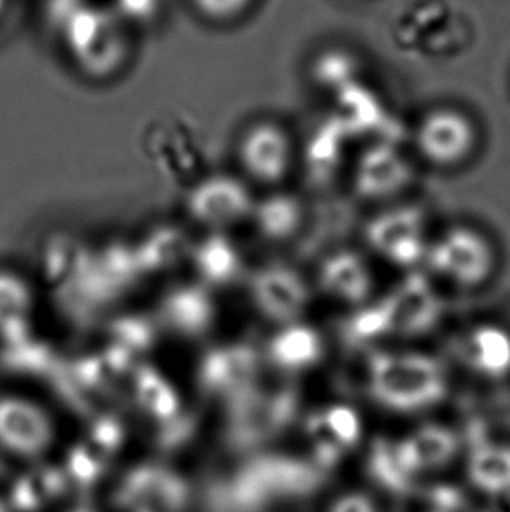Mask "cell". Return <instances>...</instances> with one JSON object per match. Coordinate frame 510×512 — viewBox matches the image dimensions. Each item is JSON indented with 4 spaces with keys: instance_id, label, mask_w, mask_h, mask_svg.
<instances>
[{
    "instance_id": "21",
    "label": "cell",
    "mask_w": 510,
    "mask_h": 512,
    "mask_svg": "<svg viewBox=\"0 0 510 512\" xmlns=\"http://www.w3.org/2000/svg\"><path fill=\"white\" fill-rule=\"evenodd\" d=\"M67 512H98L97 509H93V507L90 506H77L74 507V509H70V511Z\"/></svg>"
},
{
    "instance_id": "8",
    "label": "cell",
    "mask_w": 510,
    "mask_h": 512,
    "mask_svg": "<svg viewBox=\"0 0 510 512\" xmlns=\"http://www.w3.org/2000/svg\"><path fill=\"white\" fill-rule=\"evenodd\" d=\"M255 299L269 319L282 326L301 322L311 305L310 285L290 266H271L255 280Z\"/></svg>"
},
{
    "instance_id": "16",
    "label": "cell",
    "mask_w": 510,
    "mask_h": 512,
    "mask_svg": "<svg viewBox=\"0 0 510 512\" xmlns=\"http://www.w3.org/2000/svg\"><path fill=\"white\" fill-rule=\"evenodd\" d=\"M257 219L264 235L273 240H287L303 224V203L290 194H275L262 203Z\"/></svg>"
},
{
    "instance_id": "14",
    "label": "cell",
    "mask_w": 510,
    "mask_h": 512,
    "mask_svg": "<svg viewBox=\"0 0 510 512\" xmlns=\"http://www.w3.org/2000/svg\"><path fill=\"white\" fill-rule=\"evenodd\" d=\"M469 478L481 492L510 493V446L495 443L477 446L470 455Z\"/></svg>"
},
{
    "instance_id": "22",
    "label": "cell",
    "mask_w": 510,
    "mask_h": 512,
    "mask_svg": "<svg viewBox=\"0 0 510 512\" xmlns=\"http://www.w3.org/2000/svg\"><path fill=\"white\" fill-rule=\"evenodd\" d=\"M437 512H442V511H437Z\"/></svg>"
},
{
    "instance_id": "6",
    "label": "cell",
    "mask_w": 510,
    "mask_h": 512,
    "mask_svg": "<svg viewBox=\"0 0 510 512\" xmlns=\"http://www.w3.org/2000/svg\"><path fill=\"white\" fill-rule=\"evenodd\" d=\"M390 333L414 338L432 331L442 315V301L427 277L413 273L381 298Z\"/></svg>"
},
{
    "instance_id": "12",
    "label": "cell",
    "mask_w": 510,
    "mask_h": 512,
    "mask_svg": "<svg viewBox=\"0 0 510 512\" xmlns=\"http://www.w3.org/2000/svg\"><path fill=\"white\" fill-rule=\"evenodd\" d=\"M395 450L404 471L413 478L414 474L439 469L451 462L458 450V439L446 427L425 425L395 444Z\"/></svg>"
},
{
    "instance_id": "15",
    "label": "cell",
    "mask_w": 510,
    "mask_h": 512,
    "mask_svg": "<svg viewBox=\"0 0 510 512\" xmlns=\"http://www.w3.org/2000/svg\"><path fill=\"white\" fill-rule=\"evenodd\" d=\"M310 429L311 434L317 437L318 446H331L343 451L359 441L362 420L352 406L332 404L311 418Z\"/></svg>"
},
{
    "instance_id": "20",
    "label": "cell",
    "mask_w": 510,
    "mask_h": 512,
    "mask_svg": "<svg viewBox=\"0 0 510 512\" xmlns=\"http://www.w3.org/2000/svg\"><path fill=\"white\" fill-rule=\"evenodd\" d=\"M0 512H16L14 511V507L11 506L9 499L2 497V495H0Z\"/></svg>"
},
{
    "instance_id": "17",
    "label": "cell",
    "mask_w": 510,
    "mask_h": 512,
    "mask_svg": "<svg viewBox=\"0 0 510 512\" xmlns=\"http://www.w3.org/2000/svg\"><path fill=\"white\" fill-rule=\"evenodd\" d=\"M359 63L353 55L339 49H331L324 55L318 56L317 62L313 65V76L322 88L336 90L338 93L357 84Z\"/></svg>"
},
{
    "instance_id": "1",
    "label": "cell",
    "mask_w": 510,
    "mask_h": 512,
    "mask_svg": "<svg viewBox=\"0 0 510 512\" xmlns=\"http://www.w3.org/2000/svg\"><path fill=\"white\" fill-rule=\"evenodd\" d=\"M369 394L395 413H420L441 404L449 381L441 360L420 350H374L366 362Z\"/></svg>"
},
{
    "instance_id": "11",
    "label": "cell",
    "mask_w": 510,
    "mask_h": 512,
    "mask_svg": "<svg viewBox=\"0 0 510 512\" xmlns=\"http://www.w3.org/2000/svg\"><path fill=\"white\" fill-rule=\"evenodd\" d=\"M460 359L484 380H504L510 374V333L491 322L477 324L460 343Z\"/></svg>"
},
{
    "instance_id": "3",
    "label": "cell",
    "mask_w": 510,
    "mask_h": 512,
    "mask_svg": "<svg viewBox=\"0 0 510 512\" xmlns=\"http://www.w3.org/2000/svg\"><path fill=\"white\" fill-rule=\"evenodd\" d=\"M364 235L374 254L397 268L411 270L425 263L430 240L420 208L404 205L383 210L367 222Z\"/></svg>"
},
{
    "instance_id": "19",
    "label": "cell",
    "mask_w": 510,
    "mask_h": 512,
    "mask_svg": "<svg viewBox=\"0 0 510 512\" xmlns=\"http://www.w3.org/2000/svg\"><path fill=\"white\" fill-rule=\"evenodd\" d=\"M331 512H378L373 500L362 493H348L334 502Z\"/></svg>"
},
{
    "instance_id": "5",
    "label": "cell",
    "mask_w": 510,
    "mask_h": 512,
    "mask_svg": "<svg viewBox=\"0 0 510 512\" xmlns=\"http://www.w3.org/2000/svg\"><path fill=\"white\" fill-rule=\"evenodd\" d=\"M56 427L46 409L25 399H0V451L37 462L53 450Z\"/></svg>"
},
{
    "instance_id": "10",
    "label": "cell",
    "mask_w": 510,
    "mask_h": 512,
    "mask_svg": "<svg viewBox=\"0 0 510 512\" xmlns=\"http://www.w3.org/2000/svg\"><path fill=\"white\" fill-rule=\"evenodd\" d=\"M242 161L247 172L261 182L275 184L287 177L292 165L289 133L275 123H259L245 133Z\"/></svg>"
},
{
    "instance_id": "7",
    "label": "cell",
    "mask_w": 510,
    "mask_h": 512,
    "mask_svg": "<svg viewBox=\"0 0 510 512\" xmlns=\"http://www.w3.org/2000/svg\"><path fill=\"white\" fill-rule=\"evenodd\" d=\"M413 179L411 161L392 144L378 142L357 161L353 189L360 200L385 201L404 193Z\"/></svg>"
},
{
    "instance_id": "4",
    "label": "cell",
    "mask_w": 510,
    "mask_h": 512,
    "mask_svg": "<svg viewBox=\"0 0 510 512\" xmlns=\"http://www.w3.org/2000/svg\"><path fill=\"white\" fill-rule=\"evenodd\" d=\"M416 149L435 167L453 168L469 160L477 146V128L465 112L441 107L427 112L416 128Z\"/></svg>"
},
{
    "instance_id": "13",
    "label": "cell",
    "mask_w": 510,
    "mask_h": 512,
    "mask_svg": "<svg viewBox=\"0 0 510 512\" xmlns=\"http://www.w3.org/2000/svg\"><path fill=\"white\" fill-rule=\"evenodd\" d=\"M276 364L290 373H304L317 367L325 357L324 336L306 322L283 326L271 345Z\"/></svg>"
},
{
    "instance_id": "2",
    "label": "cell",
    "mask_w": 510,
    "mask_h": 512,
    "mask_svg": "<svg viewBox=\"0 0 510 512\" xmlns=\"http://www.w3.org/2000/svg\"><path fill=\"white\" fill-rule=\"evenodd\" d=\"M425 264L444 282L460 289H477L497 268V252L479 229L455 226L430 242Z\"/></svg>"
},
{
    "instance_id": "9",
    "label": "cell",
    "mask_w": 510,
    "mask_h": 512,
    "mask_svg": "<svg viewBox=\"0 0 510 512\" xmlns=\"http://www.w3.org/2000/svg\"><path fill=\"white\" fill-rule=\"evenodd\" d=\"M318 287L327 298L359 308L373 296V270L359 252L336 250L325 257L318 268Z\"/></svg>"
},
{
    "instance_id": "18",
    "label": "cell",
    "mask_w": 510,
    "mask_h": 512,
    "mask_svg": "<svg viewBox=\"0 0 510 512\" xmlns=\"http://www.w3.org/2000/svg\"><path fill=\"white\" fill-rule=\"evenodd\" d=\"M369 467H371L374 478L393 492H402L411 483V476L404 471V467L397 457L395 444H376L371 458H369Z\"/></svg>"
}]
</instances>
